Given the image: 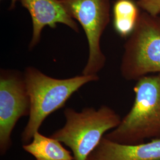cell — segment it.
<instances>
[{
  "instance_id": "6da1fadb",
  "label": "cell",
  "mask_w": 160,
  "mask_h": 160,
  "mask_svg": "<svg viewBox=\"0 0 160 160\" xmlns=\"http://www.w3.org/2000/svg\"><path fill=\"white\" fill-rule=\"evenodd\" d=\"M24 75L30 102L29 120L22 133L24 144L29 143L44 120L63 108L81 87L99 79L98 75L82 74L68 78H56L31 66L25 69Z\"/></svg>"
},
{
  "instance_id": "7a4b0ae2",
  "label": "cell",
  "mask_w": 160,
  "mask_h": 160,
  "mask_svg": "<svg viewBox=\"0 0 160 160\" xmlns=\"http://www.w3.org/2000/svg\"><path fill=\"white\" fill-rule=\"evenodd\" d=\"M64 116V126L51 137L68 147L75 160H87L104 134L116 128L121 122L119 116L107 106H102L97 110L85 108L80 112L66 108Z\"/></svg>"
},
{
  "instance_id": "3957f363",
  "label": "cell",
  "mask_w": 160,
  "mask_h": 160,
  "mask_svg": "<svg viewBox=\"0 0 160 160\" xmlns=\"http://www.w3.org/2000/svg\"><path fill=\"white\" fill-rule=\"evenodd\" d=\"M134 92L135 98L131 110L106 138L136 144L145 138L160 135V74L138 80Z\"/></svg>"
},
{
  "instance_id": "277c9868",
  "label": "cell",
  "mask_w": 160,
  "mask_h": 160,
  "mask_svg": "<svg viewBox=\"0 0 160 160\" xmlns=\"http://www.w3.org/2000/svg\"><path fill=\"white\" fill-rule=\"evenodd\" d=\"M120 72L126 80L160 74V17L140 13L135 28L124 45Z\"/></svg>"
},
{
  "instance_id": "5b68a950",
  "label": "cell",
  "mask_w": 160,
  "mask_h": 160,
  "mask_svg": "<svg viewBox=\"0 0 160 160\" xmlns=\"http://www.w3.org/2000/svg\"><path fill=\"white\" fill-rule=\"evenodd\" d=\"M59 1L69 16L78 22L86 33L88 55L81 74L97 75L106 61L100 42L110 20V0Z\"/></svg>"
},
{
  "instance_id": "8992f818",
  "label": "cell",
  "mask_w": 160,
  "mask_h": 160,
  "mask_svg": "<svg viewBox=\"0 0 160 160\" xmlns=\"http://www.w3.org/2000/svg\"><path fill=\"white\" fill-rule=\"evenodd\" d=\"M30 102L24 72L0 70V152L5 154L12 146V134L18 120L29 116Z\"/></svg>"
},
{
  "instance_id": "52a82bcc",
  "label": "cell",
  "mask_w": 160,
  "mask_h": 160,
  "mask_svg": "<svg viewBox=\"0 0 160 160\" xmlns=\"http://www.w3.org/2000/svg\"><path fill=\"white\" fill-rule=\"evenodd\" d=\"M19 1L29 12L32 18L33 32L29 43L30 50L40 42L43 29L46 26L55 29L59 23L67 26L75 32H79V25L69 16L59 0Z\"/></svg>"
},
{
  "instance_id": "ba28073f",
  "label": "cell",
  "mask_w": 160,
  "mask_h": 160,
  "mask_svg": "<svg viewBox=\"0 0 160 160\" xmlns=\"http://www.w3.org/2000/svg\"><path fill=\"white\" fill-rule=\"evenodd\" d=\"M160 138L147 143L126 144L103 137L87 160H160Z\"/></svg>"
},
{
  "instance_id": "9c48e42d",
  "label": "cell",
  "mask_w": 160,
  "mask_h": 160,
  "mask_svg": "<svg viewBox=\"0 0 160 160\" xmlns=\"http://www.w3.org/2000/svg\"><path fill=\"white\" fill-rule=\"evenodd\" d=\"M31 141L24 144L23 148L36 160H75L71 152L52 137H48L36 132Z\"/></svg>"
},
{
  "instance_id": "30bf717a",
  "label": "cell",
  "mask_w": 160,
  "mask_h": 160,
  "mask_svg": "<svg viewBox=\"0 0 160 160\" xmlns=\"http://www.w3.org/2000/svg\"><path fill=\"white\" fill-rule=\"evenodd\" d=\"M137 2L133 0H117L113 7V26L122 37L131 34L140 15Z\"/></svg>"
},
{
  "instance_id": "8fae6325",
  "label": "cell",
  "mask_w": 160,
  "mask_h": 160,
  "mask_svg": "<svg viewBox=\"0 0 160 160\" xmlns=\"http://www.w3.org/2000/svg\"><path fill=\"white\" fill-rule=\"evenodd\" d=\"M139 8L152 16H158L160 13V0H138Z\"/></svg>"
},
{
  "instance_id": "7c38bea8",
  "label": "cell",
  "mask_w": 160,
  "mask_h": 160,
  "mask_svg": "<svg viewBox=\"0 0 160 160\" xmlns=\"http://www.w3.org/2000/svg\"><path fill=\"white\" fill-rule=\"evenodd\" d=\"M18 0H11V4L10 6V10H12L15 8L16 7V2L18 1Z\"/></svg>"
},
{
  "instance_id": "4fadbf2b",
  "label": "cell",
  "mask_w": 160,
  "mask_h": 160,
  "mask_svg": "<svg viewBox=\"0 0 160 160\" xmlns=\"http://www.w3.org/2000/svg\"></svg>"
}]
</instances>
